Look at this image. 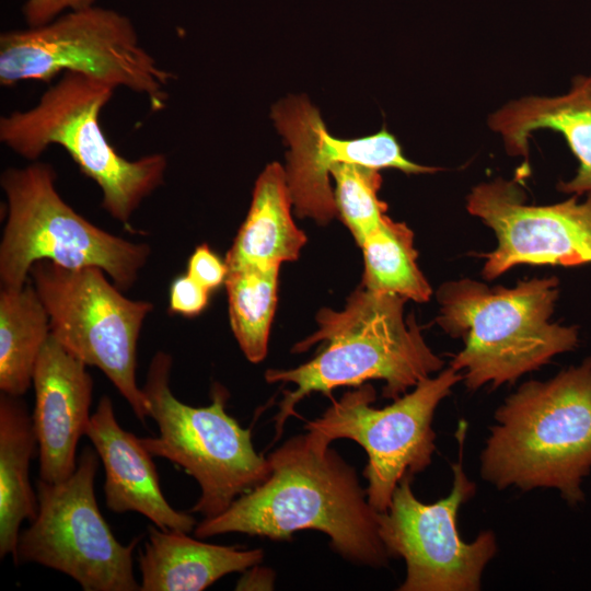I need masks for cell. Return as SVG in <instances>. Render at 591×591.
<instances>
[{
	"mask_svg": "<svg viewBox=\"0 0 591 591\" xmlns=\"http://www.w3.org/2000/svg\"><path fill=\"white\" fill-rule=\"evenodd\" d=\"M99 459L86 447L67 479L36 482L37 513L20 533L15 564L58 570L84 591H138L132 553L141 536L124 545L103 518L94 491Z\"/></svg>",
	"mask_w": 591,
	"mask_h": 591,
	"instance_id": "10",
	"label": "cell"
},
{
	"mask_svg": "<svg viewBox=\"0 0 591 591\" xmlns=\"http://www.w3.org/2000/svg\"><path fill=\"white\" fill-rule=\"evenodd\" d=\"M0 183L8 199L1 288H23L38 260L68 268L97 267L120 290L132 287L151 253L149 245L106 232L76 212L59 195L50 164L7 169Z\"/></svg>",
	"mask_w": 591,
	"mask_h": 591,
	"instance_id": "6",
	"label": "cell"
},
{
	"mask_svg": "<svg viewBox=\"0 0 591 591\" xmlns=\"http://www.w3.org/2000/svg\"><path fill=\"white\" fill-rule=\"evenodd\" d=\"M280 267L228 269L225 288L232 333L246 359L263 361L278 300Z\"/></svg>",
	"mask_w": 591,
	"mask_h": 591,
	"instance_id": "23",
	"label": "cell"
},
{
	"mask_svg": "<svg viewBox=\"0 0 591 591\" xmlns=\"http://www.w3.org/2000/svg\"><path fill=\"white\" fill-rule=\"evenodd\" d=\"M209 292L187 274L178 276L170 288L169 310L183 316L198 315L208 304Z\"/></svg>",
	"mask_w": 591,
	"mask_h": 591,
	"instance_id": "25",
	"label": "cell"
},
{
	"mask_svg": "<svg viewBox=\"0 0 591 591\" xmlns=\"http://www.w3.org/2000/svg\"><path fill=\"white\" fill-rule=\"evenodd\" d=\"M363 255L361 286L368 290L427 302L432 290L417 265L414 233L386 215L359 245Z\"/></svg>",
	"mask_w": 591,
	"mask_h": 591,
	"instance_id": "22",
	"label": "cell"
},
{
	"mask_svg": "<svg viewBox=\"0 0 591 591\" xmlns=\"http://www.w3.org/2000/svg\"><path fill=\"white\" fill-rule=\"evenodd\" d=\"M461 380L462 374L449 366L383 408L371 406L375 391L371 384H362L333 402L320 418L306 421L305 429L332 442L349 439L364 449L368 501L375 511L386 512L402 478L421 473L431 464L434 410Z\"/></svg>",
	"mask_w": 591,
	"mask_h": 591,
	"instance_id": "11",
	"label": "cell"
},
{
	"mask_svg": "<svg viewBox=\"0 0 591 591\" xmlns=\"http://www.w3.org/2000/svg\"><path fill=\"white\" fill-rule=\"evenodd\" d=\"M85 436L105 470V502L109 510L135 511L161 530L189 533L195 519L175 510L162 494L152 454L140 438L117 422L112 399L104 395L91 415Z\"/></svg>",
	"mask_w": 591,
	"mask_h": 591,
	"instance_id": "16",
	"label": "cell"
},
{
	"mask_svg": "<svg viewBox=\"0 0 591 591\" xmlns=\"http://www.w3.org/2000/svg\"><path fill=\"white\" fill-rule=\"evenodd\" d=\"M271 118L289 146L285 172L293 210L299 218H311L321 225L337 217L329 176L338 163H356L379 171L396 169L406 174L439 170L406 159L395 136L385 128L357 139L334 137L320 111L303 95L276 103Z\"/></svg>",
	"mask_w": 591,
	"mask_h": 591,
	"instance_id": "14",
	"label": "cell"
},
{
	"mask_svg": "<svg viewBox=\"0 0 591 591\" xmlns=\"http://www.w3.org/2000/svg\"><path fill=\"white\" fill-rule=\"evenodd\" d=\"M558 291L555 277L522 280L513 288H489L471 279L439 288L437 323L464 340L450 367L468 390L513 383L576 348V327L549 321Z\"/></svg>",
	"mask_w": 591,
	"mask_h": 591,
	"instance_id": "4",
	"label": "cell"
},
{
	"mask_svg": "<svg viewBox=\"0 0 591 591\" xmlns=\"http://www.w3.org/2000/svg\"><path fill=\"white\" fill-rule=\"evenodd\" d=\"M314 430L287 440L267 457L270 473L220 514L204 519L198 538L227 533L290 540L317 530L345 559L383 567L390 559L379 533L378 514L357 473Z\"/></svg>",
	"mask_w": 591,
	"mask_h": 591,
	"instance_id": "1",
	"label": "cell"
},
{
	"mask_svg": "<svg viewBox=\"0 0 591 591\" xmlns=\"http://www.w3.org/2000/svg\"><path fill=\"white\" fill-rule=\"evenodd\" d=\"M488 124L502 136L511 155L528 157V139L537 129L560 132L579 167L571 181L558 184V189L591 196V76H577L571 90L561 96L512 101L490 115Z\"/></svg>",
	"mask_w": 591,
	"mask_h": 591,
	"instance_id": "17",
	"label": "cell"
},
{
	"mask_svg": "<svg viewBox=\"0 0 591 591\" xmlns=\"http://www.w3.org/2000/svg\"><path fill=\"white\" fill-rule=\"evenodd\" d=\"M33 386L39 478L59 483L78 465L77 445L91 419L93 380L86 364L50 335L35 364Z\"/></svg>",
	"mask_w": 591,
	"mask_h": 591,
	"instance_id": "15",
	"label": "cell"
},
{
	"mask_svg": "<svg viewBox=\"0 0 591 591\" xmlns=\"http://www.w3.org/2000/svg\"><path fill=\"white\" fill-rule=\"evenodd\" d=\"M187 275L211 291L225 282L228 266L207 244H201L188 259Z\"/></svg>",
	"mask_w": 591,
	"mask_h": 591,
	"instance_id": "26",
	"label": "cell"
},
{
	"mask_svg": "<svg viewBox=\"0 0 591 591\" xmlns=\"http://www.w3.org/2000/svg\"><path fill=\"white\" fill-rule=\"evenodd\" d=\"M548 206L525 204L514 181L498 178L474 187L468 212L496 234L497 247L486 258L483 276L493 280L519 264L578 266L591 263V196Z\"/></svg>",
	"mask_w": 591,
	"mask_h": 591,
	"instance_id": "13",
	"label": "cell"
},
{
	"mask_svg": "<svg viewBox=\"0 0 591 591\" xmlns=\"http://www.w3.org/2000/svg\"><path fill=\"white\" fill-rule=\"evenodd\" d=\"M285 167L273 162L256 179L247 216L225 256L228 269L271 268L294 262L306 243L292 217Z\"/></svg>",
	"mask_w": 591,
	"mask_h": 591,
	"instance_id": "19",
	"label": "cell"
},
{
	"mask_svg": "<svg viewBox=\"0 0 591 591\" xmlns=\"http://www.w3.org/2000/svg\"><path fill=\"white\" fill-rule=\"evenodd\" d=\"M37 447L32 416L20 397L0 396V557L16 560L20 526L37 513L30 463Z\"/></svg>",
	"mask_w": 591,
	"mask_h": 591,
	"instance_id": "20",
	"label": "cell"
},
{
	"mask_svg": "<svg viewBox=\"0 0 591 591\" xmlns=\"http://www.w3.org/2000/svg\"><path fill=\"white\" fill-rule=\"evenodd\" d=\"M95 0H26L22 12L30 26L51 22L63 11L79 10L93 5Z\"/></svg>",
	"mask_w": 591,
	"mask_h": 591,
	"instance_id": "27",
	"label": "cell"
},
{
	"mask_svg": "<svg viewBox=\"0 0 591 591\" xmlns=\"http://www.w3.org/2000/svg\"><path fill=\"white\" fill-rule=\"evenodd\" d=\"M179 531L148 528V541L139 554L141 591H200L223 576L259 564V548L200 542Z\"/></svg>",
	"mask_w": 591,
	"mask_h": 591,
	"instance_id": "18",
	"label": "cell"
},
{
	"mask_svg": "<svg viewBox=\"0 0 591 591\" xmlns=\"http://www.w3.org/2000/svg\"><path fill=\"white\" fill-rule=\"evenodd\" d=\"M115 89L99 79L67 71L35 106L1 117L0 140L31 161L49 146H61L101 188L102 208L128 224L143 199L162 185L167 161L161 153L127 160L106 139L100 114Z\"/></svg>",
	"mask_w": 591,
	"mask_h": 591,
	"instance_id": "5",
	"label": "cell"
},
{
	"mask_svg": "<svg viewBox=\"0 0 591 591\" xmlns=\"http://www.w3.org/2000/svg\"><path fill=\"white\" fill-rule=\"evenodd\" d=\"M480 453L483 479L502 490L554 488L570 505L584 500L591 472V358L547 381L531 380L495 413Z\"/></svg>",
	"mask_w": 591,
	"mask_h": 591,
	"instance_id": "3",
	"label": "cell"
},
{
	"mask_svg": "<svg viewBox=\"0 0 591 591\" xmlns=\"http://www.w3.org/2000/svg\"><path fill=\"white\" fill-rule=\"evenodd\" d=\"M459 459L452 464L450 494L433 503L418 500L412 489V476L396 486L386 512H379L380 537L390 556L406 564L401 591H478L486 565L497 553L491 531L478 534L467 543L460 537L456 518L460 507L476 490L463 466L466 422L456 432Z\"/></svg>",
	"mask_w": 591,
	"mask_h": 591,
	"instance_id": "12",
	"label": "cell"
},
{
	"mask_svg": "<svg viewBox=\"0 0 591 591\" xmlns=\"http://www.w3.org/2000/svg\"><path fill=\"white\" fill-rule=\"evenodd\" d=\"M407 300L358 287L339 311L324 308L316 315V331L293 347L306 351L316 343L323 349L292 369H269L268 383H291L275 417L279 437L297 404L311 393H331L339 386H360L384 381L383 396L395 399L443 367L426 344L413 315L404 317Z\"/></svg>",
	"mask_w": 591,
	"mask_h": 591,
	"instance_id": "2",
	"label": "cell"
},
{
	"mask_svg": "<svg viewBox=\"0 0 591 591\" xmlns=\"http://www.w3.org/2000/svg\"><path fill=\"white\" fill-rule=\"evenodd\" d=\"M71 71L146 96L152 111L167 102L174 78L140 45L131 21L100 7L68 11L51 22L0 36V83L49 82Z\"/></svg>",
	"mask_w": 591,
	"mask_h": 591,
	"instance_id": "7",
	"label": "cell"
},
{
	"mask_svg": "<svg viewBox=\"0 0 591 591\" xmlns=\"http://www.w3.org/2000/svg\"><path fill=\"white\" fill-rule=\"evenodd\" d=\"M331 176L337 217L360 245L385 216L386 205L378 197L382 177L379 170L356 163L336 164Z\"/></svg>",
	"mask_w": 591,
	"mask_h": 591,
	"instance_id": "24",
	"label": "cell"
},
{
	"mask_svg": "<svg viewBox=\"0 0 591 591\" xmlns=\"http://www.w3.org/2000/svg\"><path fill=\"white\" fill-rule=\"evenodd\" d=\"M30 280L47 311L50 335L84 364L100 369L144 422L149 405L137 384V346L153 304L128 299L97 267L38 260Z\"/></svg>",
	"mask_w": 591,
	"mask_h": 591,
	"instance_id": "9",
	"label": "cell"
},
{
	"mask_svg": "<svg viewBox=\"0 0 591 591\" xmlns=\"http://www.w3.org/2000/svg\"><path fill=\"white\" fill-rule=\"evenodd\" d=\"M50 336L47 311L28 279L0 292V390L21 397L33 384L39 354Z\"/></svg>",
	"mask_w": 591,
	"mask_h": 591,
	"instance_id": "21",
	"label": "cell"
},
{
	"mask_svg": "<svg viewBox=\"0 0 591 591\" xmlns=\"http://www.w3.org/2000/svg\"><path fill=\"white\" fill-rule=\"evenodd\" d=\"M171 369L169 354L158 351L151 359L142 391L159 436L140 441L153 456L173 462L197 480L201 494L190 511L212 518L264 482L270 466L267 457L255 451L252 429L243 428L227 413L225 387L212 385L209 406H189L172 393Z\"/></svg>",
	"mask_w": 591,
	"mask_h": 591,
	"instance_id": "8",
	"label": "cell"
}]
</instances>
